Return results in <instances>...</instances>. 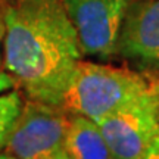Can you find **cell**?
Returning <instances> with one entry per match:
<instances>
[{"label":"cell","instance_id":"obj_14","mask_svg":"<svg viewBox=\"0 0 159 159\" xmlns=\"http://www.w3.org/2000/svg\"><path fill=\"white\" fill-rule=\"evenodd\" d=\"M0 159H16V158H13L12 155L6 153V152H2V153H0Z\"/></svg>","mask_w":159,"mask_h":159},{"label":"cell","instance_id":"obj_7","mask_svg":"<svg viewBox=\"0 0 159 159\" xmlns=\"http://www.w3.org/2000/svg\"><path fill=\"white\" fill-rule=\"evenodd\" d=\"M63 150L71 159H114L97 124L81 115L69 116Z\"/></svg>","mask_w":159,"mask_h":159},{"label":"cell","instance_id":"obj_12","mask_svg":"<svg viewBox=\"0 0 159 159\" xmlns=\"http://www.w3.org/2000/svg\"><path fill=\"white\" fill-rule=\"evenodd\" d=\"M150 89H152V91H153L156 96H159V78L155 80L153 83H150Z\"/></svg>","mask_w":159,"mask_h":159},{"label":"cell","instance_id":"obj_6","mask_svg":"<svg viewBox=\"0 0 159 159\" xmlns=\"http://www.w3.org/2000/svg\"><path fill=\"white\" fill-rule=\"evenodd\" d=\"M116 55L144 69H159V0H134L130 5Z\"/></svg>","mask_w":159,"mask_h":159},{"label":"cell","instance_id":"obj_4","mask_svg":"<svg viewBox=\"0 0 159 159\" xmlns=\"http://www.w3.org/2000/svg\"><path fill=\"white\" fill-rule=\"evenodd\" d=\"M96 124L114 159H140L159 136L158 96L149 89Z\"/></svg>","mask_w":159,"mask_h":159},{"label":"cell","instance_id":"obj_11","mask_svg":"<svg viewBox=\"0 0 159 159\" xmlns=\"http://www.w3.org/2000/svg\"><path fill=\"white\" fill-rule=\"evenodd\" d=\"M3 39H5V16H3V12L0 11V69H2V65H3V53H2Z\"/></svg>","mask_w":159,"mask_h":159},{"label":"cell","instance_id":"obj_1","mask_svg":"<svg viewBox=\"0 0 159 159\" xmlns=\"http://www.w3.org/2000/svg\"><path fill=\"white\" fill-rule=\"evenodd\" d=\"M3 16L5 71L30 99L59 106L83 56L62 0H12Z\"/></svg>","mask_w":159,"mask_h":159},{"label":"cell","instance_id":"obj_2","mask_svg":"<svg viewBox=\"0 0 159 159\" xmlns=\"http://www.w3.org/2000/svg\"><path fill=\"white\" fill-rule=\"evenodd\" d=\"M149 89L150 83L139 72L80 59L69 75L59 106L71 115L97 122Z\"/></svg>","mask_w":159,"mask_h":159},{"label":"cell","instance_id":"obj_15","mask_svg":"<svg viewBox=\"0 0 159 159\" xmlns=\"http://www.w3.org/2000/svg\"><path fill=\"white\" fill-rule=\"evenodd\" d=\"M158 118H159V96H158Z\"/></svg>","mask_w":159,"mask_h":159},{"label":"cell","instance_id":"obj_8","mask_svg":"<svg viewBox=\"0 0 159 159\" xmlns=\"http://www.w3.org/2000/svg\"><path fill=\"white\" fill-rule=\"evenodd\" d=\"M22 96L16 90L7 91L0 96V149H3L6 139L12 130L21 106H22Z\"/></svg>","mask_w":159,"mask_h":159},{"label":"cell","instance_id":"obj_5","mask_svg":"<svg viewBox=\"0 0 159 159\" xmlns=\"http://www.w3.org/2000/svg\"><path fill=\"white\" fill-rule=\"evenodd\" d=\"M134 0H62L74 25L80 50L108 59L116 55L119 31Z\"/></svg>","mask_w":159,"mask_h":159},{"label":"cell","instance_id":"obj_3","mask_svg":"<svg viewBox=\"0 0 159 159\" xmlns=\"http://www.w3.org/2000/svg\"><path fill=\"white\" fill-rule=\"evenodd\" d=\"M69 116L61 106L28 97L22 102L3 150L16 159H50L63 150Z\"/></svg>","mask_w":159,"mask_h":159},{"label":"cell","instance_id":"obj_9","mask_svg":"<svg viewBox=\"0 0 159 159\" xmlns=\"http://www.w3.org/2000/svg\"><path fill=\"white\" fill-rule=\"evenodd\" d=\"M15 87V81L11 75L6 72L5 69H0V93L6 90H11Z\"/></svg>","mask_w":159,"mask_h":159},{"label":"cell","instance_id":"obj_10","mask_svg":"<svg viewBox=\"0 0 159 159\" xmlns=\"http://www.w3.org/2000/svg\"><path fill=\"white\" fill-rule=\"evenodd\" d=\"M140 159H159V136L155 139V142L150 144V148L144 152Z\"/></svg>","mask_w":159,"mask_h":159},{"label":"cell","instance_id":"obj_13","mask_svg":"<svg viewBox=\"0 0 159 159\" xmlns=\"http://www.w3.org/2000/svg\"><path fill=\"white\" fill-rule=\"evenodd\" d=\"M50 159H71V158L66 155V152H65V150H61L59 153H56L55 156H52Z\"/></svg>","mask_w":159,"mask_h":159}]
</instances>
